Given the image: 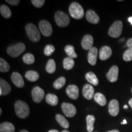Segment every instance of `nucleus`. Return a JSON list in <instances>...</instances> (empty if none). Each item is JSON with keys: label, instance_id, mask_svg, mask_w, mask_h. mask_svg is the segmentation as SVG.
<instances>
[{"label": "nucleus", "instance_id": "nucleus-1", "mask_svg": "<svg viewBox=\"0 0 132 132\" xmlns=\"http://www.w3.org/2000/svg\"><path fill=\"white\" fill-rule=\"evenodd\" d=\"M15 111L18 117L24 119L29 114V108L27 103L21 100H18L15 103Z\"/></svg>", "mask_w": 132, "mask_h": 132}, {"label": "nucleus", "instance_id": "nucleus-2", "mask_svg": "<svg viewBox=\"0 0 132 132\" xmlns=\"http://www.w3.org/2000/svg\"><path fill=\"white\" fill-rule=\"evenodd\" d=\"M69 14L73 19L80 20L83 18L85 12L83 8L78 3L73 2L70 5L69 9Z\"/></svg>", "mask_w": 132, "mask_h": 132}, {"label": "nucleus", "instance_id": "nucleus-3", "mask_svg": "<svg viewBox=\"0 0 132 132\" xmlns=\"http://www.w3.org/2000/svg\"><path fill=\"white\" fill-rule=\"evenodd\" d=\"M25 29L26 34L29 39L34 42H37L40 39V34L39 29L32 23H28L26 24Z\"/></svg>", "mask_w": 132, "mask_h": 132}, {"label": "nucleus", "instance_id": "nucleus-4", "mask_svg": "<svg viewBox=\"0 0 132 132\" xmlns=\"http://www.w3.org/2000/svg\"><path fill=\"white\" fill-rule=\"evenodd\" d=\"M25 45L23 43H18L15 45H11L7 48V52L10 56L16 57L22 53L25 50Z\"/></svg>", "mask_w": 132, "mask_h": 132}, {"label": "nucleus", "instance_id": "nucleus-5", "mask_svg": "<svg viewBox=\"0 0 132 132\" xmlns=\"http://www.w3.org/2000/svg\"><path fill=\"white\" fill-rule=\"evenodd\" d=\"M54 20L59 27H65L70 23V18L68 15L62 11H57L54 15Z\"/></svg>", "mask_w": 132, "mask_h": 132}, {"label": "nucleus", "instance_id": "nucleus-6", "mask_svg": "<svg viewBox=\"0 0 132 132\" xmlns=\"http://www.w3.org/2000/svg\"><path fill=\"white\" fill-rule=\"evenodd\" d=\"M123 24L121 21H116L110 26L108 30V34L113 38H118L121 35L122 32Z\"/></svg>", "mask_w": 132, "mask_h": 132}, {"label": "nucleus", "instance_id": "nucleus-7", "mask_svg": "<svg viewBox=\"0 0 132 132\" xmlns=\"http://www.w3.org/2000/svg\"><path fill=\"white\" fill-rule=\"evenodd\" d=\"M39 28L40 31L45 37H49L52 34V27L51 24L47 20H42L39 24Z\"/></svg>", "mask_w": 132, "mask_h": 132}, {"label": "nucleus", "instance_id": "nucleus-8", "mask_svg": "<svg viewBox=\"0 0 132 132\" xmlns=\"http://www.w3.org/2000/svg\"><path fill=\"white\" fill-rule=\"evenodd\" d=\"M61 108L64 114L69 118H72L77 113V109L73 105L64 102L61 105Z\"/></svg>", "mask_w": 132, "mask_h": 132}, {"label": "nucleus", "instance_id": "nucleus-9", "mask_svg": "<svg viewBox=\"0 0 132 132\" xmlns=\"http://www.w3.org/2000/svg\"><path fill=\"white\" fill-rule=\"evenodd\" d=\"M33 100L36 103H40L45 96V92L39 86L34 87L31 92Z\"/></svg>", "mask_w": 132, "mask_h": 132}, {"label": "nucleus", "instance_id": "nucleus-10", "mask_svg": "<svg viewBox=\"0 0 132 132\" xmlns=\"http://www.w3.org/2000/svg\"><path fill=\"white\" fill-rule=\"evenodd\" d=\"M82 93L83 97L87 100H91L94 96V87L89 84H86L82 88Z\"/></svg>", "mask_w": 132, "mask_h": 132}, {"label": "nucleus", "instance_id": "nucleus-11", "mask_svg": "<svg viewBox=\"0 0 132 132\" xmlns=\"http://www.w3.org/2000/svg\"><path fill=\"white\" fill-rule=\"evenodd\" d=\"M108 111L113 116H116L119 113V103L117 100H112L108 105Z\"/></svg>", "mask_w": 132, "mask_h": 132}, {"label": "nucleus", "instance_id": "nucleus-12", "mask_svg": "<svg viewBox=\"0 0 132 132\" xmlns=\"http://www.w3.org/2000/svg\"><path fill=\"white\" fill-rule=\"evenodd\" d=\"M119 68L118 66L114 65L106 73V78L110 82H116L118 79Z\"/></svg>", "mask_w": 132, "mask_h": 132}, {"label": "nucleus", "instance_id": "nucleus-13", "mask_svg": "<svg viewBox=\"0 0 132 132\" xmlns=\"http://www.w3.org/2000/svg\"><path fill=\"white\" fill-rule=\"evenodd\" d=\"M66 94L70 98L76 100L79 95L78 87L76 85H69L66 89Z\"/></svg>", "mask_w": 132, "mask_h": 132}, {"label": "nucleus", "instance_id": "nucleus-14", "mask_svg": "<svg viewBox=\"0 0 132 132\" xmlns=\"http://www.w3.org/2000/svg\"><path fill=\"white\" fill-rule=\"evenodd\" d=\"M11 80L15 86L17 87H23L24 85V82L22 76L18 72H14L11 75Z\"/></svg>", "mask_w": 132, "mask_h": 132}, {"label": "nucleus", "instance_id": "nucleus-15", "mask_svg": "<svg viewBox=\"0 0 132 132\" xmlns=\"http://www.w3.org/2000/svg\"><path fill=\"white\" fill-rule=\"evenodd\" d=\"M97 54H98V50L97 48L92 47L89 50L87 54V60L90 65H95L96 64Z\"/></svg>", "mask_w": 132, "mask_h": 132}, {"label": "nucleus", "instance_id": "nucleus-16", "mask_svg": "<svg viewBox=\"0 0 132 132\" xmlns=\"http://www.w3.org/2000/svg\"><path fill=\"white\" fill-rule=\"evenodd\" d=\"M112 54L111 48L108 46L102 47L99 52V57L102 61L109 59Z\"/></svg>", "mask_w": 132, "mask_h": 132}, {"label": "nucleus", "instance_id": "nucleus-17", "mask_svg": "<svg viewBox=\"0 0 132 132\" xmlns=\"http://www.w3.org/2000/svg\"><path fill=\"white\" fill-rule=\"evenodd\" d=\"M94 39L90 35H86L82 38L81 40V46L82 48L85 50H89L92 48Z\"/></svg>", "mask_w": 132, "mask_h": 132}, {"label": "nucleus", "instance_id": "nucleus-18", "mask_svg": "<svg viewBox=\"0 0 132 132\" xmlns=\"http://www.w3.org/2000/svg\"><path fill=\"white\" fill-rule=\"evenodd\" d=\"M11 87L7 81L0 79V95H6L11 92Z\"/></svg>", "mask_w": 132, "mask_h": 132}, {"label": "nucleus", "instance_id": "nucleus-19", "mask_svg": "<svg viewBox=\"0 0 132 132\" xmlns=\"http://www.w3.org/2000/svg\"><path fill=\"white\" fill-rule=\"evenodd\" d=\"M86 17L87 20L90 23L97 24L100 21V18L98 15L92 10H89L86 14Z\"/></svg>", "mask_w": 132, "mask_h": 132}, {"label": "nucleus", "instance_id": "nucleus-20", "mask_svg": "<svg viewBox=\"0 0 132 132\" xmlns=\"http://www.w3.org/2000/svg\"><path fill=\"white\" fill-rule=\"evenodd\" d=\"M0 131L1 132H14L15 127L12 123L5 122L0 125Z\"/></svg>", "mask_w": 132, "mask_h": 132}, {"label": "nucleus", "instance_id": "nucleus-21", "mask_svg": "<svg viewBox=\"0 0 132 132\" xmlns=\"http://www.w3.org/2000/svg\"><path fill=\"white\" fill-rule=\"evenodd\" d=\"M85 78L86 80L88 81L90 85H92L94 86H97L98 84V80L97 78V76L95 75L94 73L92 72H89L87 73L85 75Z\"/></svg>", "mask_w": 132, "mask_h": 132}, {"label": "nucleus", "instance_id": "nucleus-22", "mask_svg": "<svg viewBox=\"0 0 132 132\" xmlns=\"http://www.w3.org/2000/svg\"><path fill=\"white\" fill-rule=\"evenodd\" d=\"M56 119L62 127L66 128V129L69 127V123L68 120L66 119L65 117H64L63 116L59 114H56Z\"/></svg>", "mask_w": 132, "mask_h": 132}, {"label": "nucleus", "instance_id": "nucleus-23", "mask_svg": "<svg viewBox=\"0 0 132 132\" xmlns=\"http://www.w3.org/2000/svg\"><path fill=\"white\" fill-rule=\"evenodd\" d=\"M25 77L29 81L34 82L39 78V75L37 72L34 70H29L25 74Z\"/></svg>", "mask_w": 132, "mask_h": 132}, {"label": "nucleus", "instance_id": "nucleus-24", "mask_svg": "<svg viewBox=\"0 0 132 132\" xmlns=\"http://www.w3.org/2000/svg\"><path fill=\"white\" fill-rule=\"evenodd\" d=\"M94 100L97 102V103L99 104L100 106H105L106 103V99L105 95L102 94V93L98 92L96 93L94 96Z\"/></svg>", "mask_w": 132, "mask_h": 132}, {"label": "nucleus", "instance_id": "nucleus-25", "mask_svg": "<svg viewBox=\"0 0 132 132\" xmlns=\"http://www.w3.org/2000/svg\"><path fill=\"white\" fill-rule=\"evenodd\" d=\"M45 100L47 103L52 106H56L58 103V98L56 95L53 94H48L46 95Z\"/></svg>", "mask_w": 132, "mask_h": 132}, {"label": "nucleus", "instance_id": "nucleus-26", "mask_svg": "<svg viewBox=\"0 0 132 132\" xmlns=\"http://www.w3.org/2000/svg\"><path fill=\"white\" fill-rule=\"evenodd\" d=\"M95 118L93 115H88L86 117L87 130L89 132H92L94 130V123L95 122Z\"/></svg>", "mask_w": 132, "mask_h": 132}, {"label": "nucleus", "instance_id": "nucleus-27", "mask_svg": "<svg viewBox=\"0 0 132 132\" xmlns=\"http://www.w3.org/2000/svg\"><path fill=\"white\" fill-rule=\"evenodd\" d=\"M0 12L3 16H4L6 19H9L12 15L11 9L6 5H1L0 7Z\"/></svg>", "mask_w": 132, "mask_h": 132}, {"label": "nucleus", "instance_id": "nucleus-28", "mask_svg": "<svg viewBox=\"0 0 132 132\" xmlns=\"http://www.w3.org/2000/svg\"><path fill=\"white\" fill-rule=\"evenodd\" d=\"M75 62L73 59L70 57H65L63 61V67L64 68L67 70H71L73 67Z\"/></svg>", "mask_w": 132, "mask_h": 132}, {"label": "nucleus", "instance_id": "nucleus-29", "mask_svg": "<svg viewBox=\"0 0 132 132\" xmlns=\"http://www.w3.org/2000/svg\"><path fill=\"white\" fill-rule=\"evenodd\" d=\"M65 52L68 56L70 58H77V54L76 53L74 47L72 45H66L65 47Z\"/></svg>", "mask_w": 132, "mask_h": 132}, {"label": "nucleus", "instance_id": "nucleus-30", "mask_svg": "<svg viewBox=\"0 0 132 132\" xmlns=\"http://www.w3.org/2000/svg\"><path fill=\"white\" fill-rule=\"evenodd\" d=\"M46 70L49 73H53L56 71V63L53 59H49L46 65Z\"/></svg>", "mask_w": 132, "mask_h": 132}, {"label": "nucleus", "instance_id": "nucleus-31", "mask_svg": "<svg viewBox=\"0 0 132 132\" xmlns=\"http://www.w3.org/2000/svg\"><path fill=\"white\" fill-rule=\"evenodd\" d=\"M66 82V80L65 77H60L58 79H57L53 83V87L56 89H61L62 87L65 85Z\"/></svg>", "mask_w": 132, "mask_h": 132}, {"label": "nucleus", "instance_id": "nucleus-32", "mask_svg": "<svg viewBox=\"0 0 132 132\" xmlns=\"http://www.w3.org/2000/svg\"><path fill=\"white\" fill-rule=\"evenodd\" d=\"M23 61L26 64H32L35 61V58L33 54L31 53H26L23 56Z\"/></svg>", "mask_w": 132, "mask_h": 132}, {"label": "nucleus", "instance_id": "nucleus-33", "mask_svg": "<svg viewBox=\"0 0 132 132\" xmlns=\"http://www.w3.org/2000/svg\"><path fill=\"white\" fill-rule=\"evenodd\" d=\"M10 66L4 59L0 58V71L1 72H7L9 70Z\"/></svg>", "mask_w": 132, "mask_h": 132}, {"label": "nucleus", "instance_id": "nucleus-34", "mask_svg": "<svg viewBox=\"0 0 132 132\" xmlns=\"http://www.w3.org/2000/svg\"><path fill=\"white\" fill-rule=\"evenodd\" d=\"M123 59L127 62L132 61V48H128L123 53Z\"/></svg>", "mask_w": 132, "mask_h": 132}, {"label": "nucleus", "instance_id": "nucleus-35", "mask_svg": "<svg viewBox=\"0 0 132 132\" xmlns=\"http://www.w3.org/2000/svg\"><path fill=\"white\" fill-rule=\"evenodd\" d=\"M54 50H55V48L52 45H46L44 49V54L47 56H49L53 53Z\"/></svg>", "mask_w": 132, "mask_h": 132}, {"label": "nucleus", "instance_id": "nucleus-36", "mask_svg": "<svg viewBox=\"0 0 132 132\" xmlns=\"http://www.w3.org/2000/svg\"><path fill=\"white\" fill-rule=\"evenodd\" d=\"M45 1V0H32L31 3L34 6L37 8H40L44 4Z\"/></svg>", "mask_w": 132, "mask_h": 132}, {"label": "nucleus", "instance_id": "nucleus-37", "mask_svg": "<svg viewBox=\"0 0 132 132\" xmlns=\"http://www.w3.org/2000/svg\"><path fill=\"white\" fill-rule=\"evenodd\" d=\"M6 2L12 6H16L19 4V0H6Z\"/></svg>", "mask_w": 132, "mask_h": 132}, {"label": "nucleus", "instance_id": "nucleus-38", "mask_svg": "<svg viewBox=\"0 0 132 132\" xmlns=\"http://www.w3.org/2000/svg\"><path fill=\"white\" fill-rule=\"evenodd\" d=\"M126 45L128 47V48H132V38H130L127 41Z\"/></svg>", "mask_w": 132, "mask_h": 132}, {"label": "nucleus", "instance_id": "nucleus-39", "mask_svg": "<svg viewBox=\"0 0 132 132\" xmlns=\"http://www.w3.org/2000/svg\"><path fill=\"white\" fill-rule=\"evenodd\" d=\"M128 20L129 22L131 23V24L132 25V16H130V17H128Z\"/></svg>", "mask_w": 132, "mask_h": 132}, {"label": "nucleus", "instance_id": "nucleus-40", "mask_svg": "<svg viewBox=\"0 0 132 132\" xmlns=\"http://www.w3.org/2000/svg\"><path fill=\"white\" fill-rule=\"evenodd\" d=\"M128 103H129L130 106H131V108H132V98L129 100V102H128Z\"/></svg>", "mask_w": 132, "mask_h": 132}, {"label": "nucleus", "instance_id": "nucleus-41", "mask_svg": "<svg viewBox=\"0 0 132 132\" xmlns=\"http://www.w3.org/2000/svg\"><path fill=\"white\" fill-rule=\"evenodd\" d=\"M48 132H59V131H57L56 130H50Z\"/></svg>", "mask_w": 132, "mask_h": 132}, {"label": "nucleus", "instance_id": "nucleus-42", "mask_svg": "<svg viewBox=\"0 0 132 132\" xmlns=\"http://www.w3.org/2000/svg\"><path fill=\"white\" fill-rule=\"evenodd\" d=\"M108 132H119V131L118 130H111V131H109Z\"/></svg>", "mask_w": 132, "mask_h": 132}, {"label": "nucleus", "instance_id": "nucleus-43", "mask_svg": "<svg viewBox=\"0 0 132 132\" xmlns=\"http://www.w3.org/2000/svg\"><path fill=\"white\" fill-rule=\"evenodd\" d=\"M127 123V120L124 119L123 120L122 122H121V124H125V123Z\"/></svg>", "mask_w": 132, "mask_h": 132}, {"label": "nucleus", "instance_id": "nucleus-44", "mask_svg": "<svg viewBox=\"0 0 132 132\" xmlns=\"http://www.w3.org/2000/svg\"><path fill=\"white\" fill-rule=\"evenodd\" d=\"M20 132H29V131H27V130H21Z\"/></svg>", "mask_w": 132, "mask_h": 132}, {"label": "nucleus", "instance_id": "nucleus-45", "mask_svg": "<svg viewBox=\"0 0 132 132\" xmlns=\"http://www.w3.org/2000/svg\"><path fill=\"white\" fill-rule=\"evenodd\" d=\"M123 108H124V109H127L128 108V106H127V105H124V106H123Z\"/></svg>", "mask_w": 132, "mask_h": 132}, {"label": "nucleus", "instance_id": "nucleus-46", "mask_svg": "<svg viewBox=\"0 0 132 132\" xmlns=\"http://www.w3.org/2000/svg\"><path fill=\"white\" fill-rule=\"evenodd\" d=\"M0 114H2V109L0 108Z\"/></svg>", "mask_w": 132, "mask_h": 132}, {"label": "nucleus", "instance_id": "nucleus-47", "mask_svg": "<svg viewBox=\"0 0 132 132\" xmlns=\"http://www.w3.org/2000/svg\"><path fill=\"white\" fill-rule=\"evenodd\" d=\"M62 132H70V131H69L68 130H63V131H62Z\"/></svg>", "mask_w": 132, "mask_h": 132}, {"label": "nucleus", "instance_id": "nucleus-48", "mask_svg": "<svg viewBox=\"0 0 132 132\" xmlns=\"http://www.w3.org/2000/svg\"><path fill=\"white\" fill-rule=\"evenodd\" d=\"M131 93H132V87H131Z\"/></svg>", "mask_w": 132, "mask_h": 132}]
</instances>
